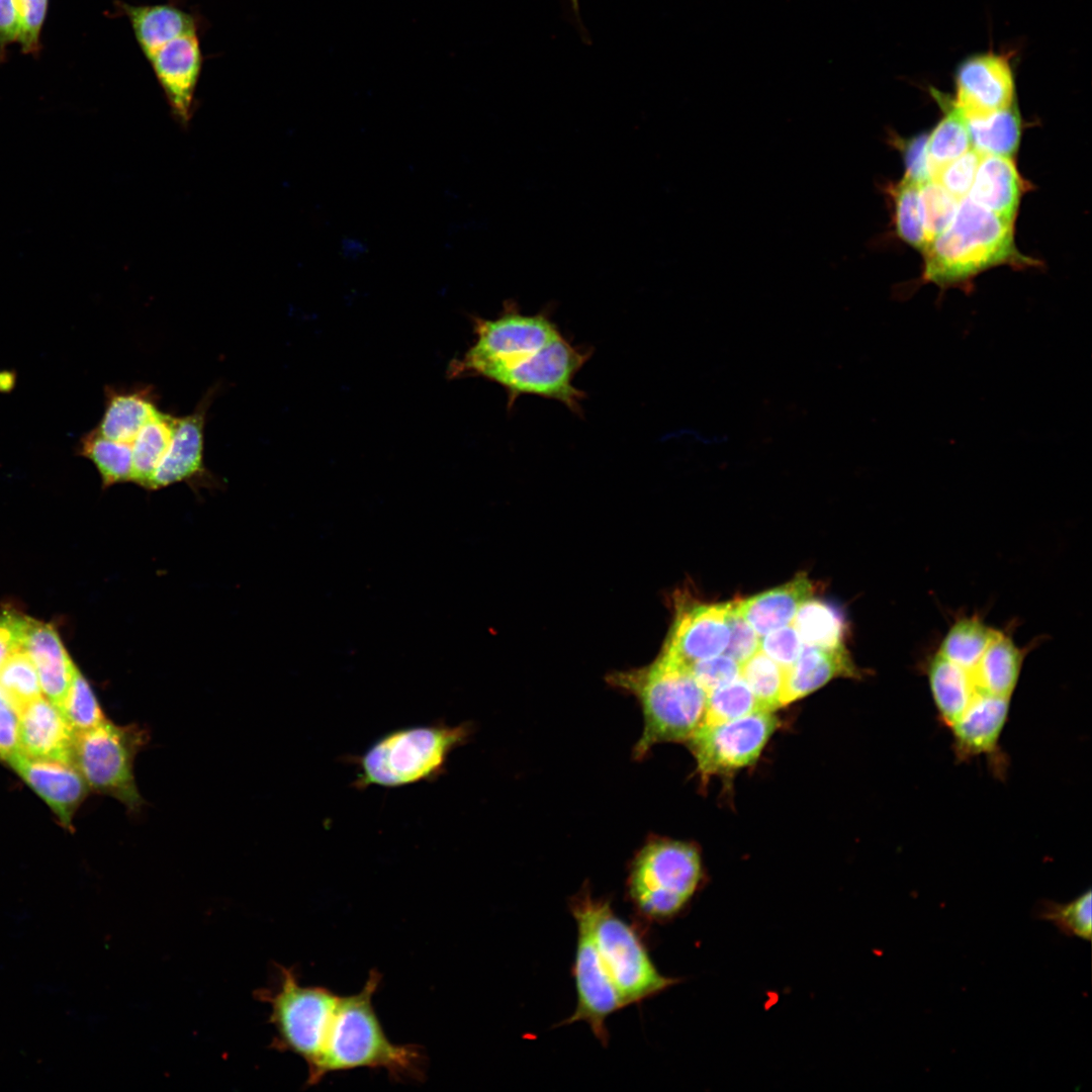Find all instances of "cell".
Returning a JSON list of instances; mask_svg holds the SVG:
<instances>
[{
    "label": "cell",
    "instance_id": "6da1fadb",
    "mask_svg": "<svg viewBox=\"0 0 1092 1092\" xmlns=\"http://www.w3.org/2000/svg\"><path fill=\"white\" fill-rule=\"evenodd\" d=\"M134 39L164 92L171 113L187 127L203 68L202 19L176 0L154 4L116 1Z\"/></svg>",
    "mask_w": 1092,
    "mask_h": 1092
},
{
    "label": "cell",
    "instance_id": "7a4b0ae2",
    "mask_svg": "<svg viewBox=\"0 0 1092 1092\" xmlns=\"http://www.w3.org/2000/svg\"><path fill=\"white\" fill-rule=\"evenodd\" d=\"M380 982L381 974L371 970L358 993L339 996L321 1057L307 1072L306 1086L318 1084L329 1074L361 1068L383 1070L395 1081L424 1077L420 1046L390 1041L376 1014L373 997Z\"/></svg>",
    "mask_w": 1092,
    "mask_h": 1092
},
{
    "label": "cell",
    "instance_id": "3957f363",
    "mask_svg": "<svg viewBox=\"0 0 1092 1092\" xmlns=\"http://www.w3.org/2000/svg\"><path fill=\"white\" fill-rule=\"evenodd\" d=\"M923 280L941 288L966 287L980 272L997 265H1034L1014 244L1013 222L968 196L960 200L949 225L923 249Z\"/></svg>",
    "mask_w": 1092,
    "mask_h": 1092
},
{
    "label": "cell",
    "instance_id": "277c9868",
    "mask_svg": "<svg viewBox=\"0 0 1092 1092\" xmlns=\"http://www.w3.org/2000/svg\"><path fill=\"white\" fill-rule=\"evenodd\" d=\"M608 681L641 706L643 731L633 750L637 759L655 744L689 740L703 720L707 692L690 667L662 653L649 665L610 674Z\"/></svg>",
    "mask_w": 1092,
    "mask_h": 1092
},
{
    "label": "cell",
    "instance_id": "5b68a950",
    "mask_svg": "<svg viewBox=\"0 0 1092 1092\" xmlns=\"http://www.w3.org/2000/svg\"><path fill=\"white\" fill-rule=\"evenodd\" d=\"M468 723L396 729L378 738L357 757V788H397L431 781L445 771L450 753L471 733Z\"/></svg>",
    "mask_w": 1092,
    "mask_h": 1092
},
{
    "label": "cell",
    "instance_id": "8992f818",
    "mask_svg": "<svg viewBox=\"0 0 1092 1092\" xmlns=\"http://www.w3.org/2000/svg\"><path fill=\"white\" fill-rule=\"evenodd\" d=\"M702 878V861L694 845L656 838L647 841L632 859L627 894L638 915L662 922L687 907Z\"/></svg>",
    "mask_w": 1092,
    "mask_h": 1092
},
{
    "label": "cell",
    "instance_id": "52a82bcc",
    "mask_svg": "<svg viewBox=\"0 0 1092 1092\" xmlns=\"http://www.w3.org/2000/svg\"><path fill=\"white\" fill-rule=\"evenodd\" d=\"M277 971L275 985L256 993L270 1007L271 1046L299 1057L308 1072L321 1057L339 996L322 986L301 985L293 968L278 966Z\"/></svg>",
    "mask_w": 1092,
    "mask_h": 1092
},
{
    "label": "cell",
    "instance_id": "ba28073f",
    "mask_svg": "<svg viewBox=\"0 0 1092 1092\" xmlns=\"http://www.w3.org/2000/svg\"><path fill=\"white\" fill-rule=\"evenodd\" d=\"M474 333L473 345L451 364L453 377L487 378L521 363L562 335L548 313L524 314L513 301H507L502 314L493 320L474 317Z\"/></svg>",
    "mask_w": 1092,
    "mask_h": 1092
},
{
    "label": "cell",
    "instance_id": "9c48e42d",
    "mask_svg": "<svg viewBox=\"0 0 1092 1092\" xmlns=\"http://www.w3.org/2000/svg\"><path fill=\"white\" fill-rule=\"evenodd\" d=\"M149 734L136 724L116 725L108 720L75 734L73 760L89 789L113 797L129 812L145 804L133 774L138 752Z\"/></svg>",
    "mask_w": 1092,
    "mask_h": 1092
},
{
    "label": "cell",
    "instance_id": "30bf717a",
    "mask_svg": "<svg viewBox=\"0 0 1092 1092\" xmlns=\"http://www.w3.org/2000/svg\"><path fill=\"white\" fill-rule=\"evenodd\" d=\"M594 935L625 1007L678 983L677 979L666 977L657 970L637 930L618 916L606 899L596 902Z\"/></svg>",
    "mask_w": 1092,
    "mask_h": 1092
},
{
    "label": "cell",
    "instance_id": "8fae6325",
    "mask_svg": "<svg viewBox=\"0 0 1092 1092\" xmlns=\"http://www.w3.org/2000/svg\"><path fill=\"white\" fill-rule=\"evenodd\" d=\"M597 900L584 888L569 902V910L577 929L572 975L577 1003L573 1013L558 1025L586 1022L603 1045L609 1041L607 1018L624 1008L596 944L594 918Z\"/></svg>",
    "mask_w": 1092,
    "mask_h": 1092
},
{
    "label": "cell",
    "instance_id": "7c38bea8",
    "mask_svg": "<svg viewBox=\"0 0 1092 1092\" xmlns=\"http://www.w3.org/2000/svg\"><path fill=\"white\" fill-rule=\"evenodd\" d=\"M590 355L589 349L574 346L561 335L531 357L493 372L487 379L506 389L509 406L529 394L558 400L579 415L584 393L573 385V379Z\"/></svg>",
    "mask_w": 1092,
    "mask_h": 1092
},
{
    "label": "cell",
    "instance_id": "4fadbf2b",
    "mask_svg": "<svg viewBox=\"0 0 1092 1092\" xmlns=\"http://www.w3.org/2000/svg\"><path fill=\"white\" fill-rule=\"evenodd\" d=\"M777 726L768 711L717 723L701 724L688 740L703 777L724 774L754 762Z\"/></svg>",
    "mask_w": 1092,
    "mask_h": 1092
},
{
    "label": "cell",
    "instance_id": "5bb4252c",
    "mask_svg": "<svg viewBox=\"0 0 1092 1092\" xmlns=\"http://www.w3.org/2000/svg\"><path fill=\"white\" fill-rule=\"evenodd\" d=\"M954 83L953 105L967 119L1013 105V72L1003 55L985 53L967 58L957 69Z\"/></svg>",
    "mask_w": 1092,
    "mask_h": 1092
},
{
    "label": "cell",
    "instance_id": "9a60e30c",
    "mask_svg": "<svg viewBox=\"0 0 1092 1092\" xmlns=\"http://www.w3.org/2000/svg\"><path fill=\"white\" fill-rule=\"evenodd\" d=\"M210 387L194 411L178 417L169 448L157 467L149 490H158L178 482L190 485L211 484V473L204 464V428L207 412L218 390Z\"/></svg>",
    "mask_w": 1092,
    "mask_h": 1092
},
{
    "label": "cell",
    "instance_id": "2e32d148",
    "mask_svg": "<svg viewBox=\"0 0 1092 1092\" xmlns=\"http://www.w3.org/2000/svg\"><path fill=\"white\" fill-rule=\"evenodd\" d=\"M730 602L679 607L662 654L690 667L724 653L729 639Z\"/></svg>",
    "mask_w": 1092,
    "mask_h": 1092
},
{
    "label": "cell",
    "instance_id": "e0dca14e",
    "mask_svg": "<svg viewBox=\"0 0 1092 1092\" xmlns=\"http://www.w3.org/2000/svg\"><path fill=\"white\" fill-rule=\"evenodd\" d=\"M7 764L51 808L65 828L72 820L90 789L73 762L29 757L21 752Z\"/></svg>",
    "mask_w": 1092,
    "mask_h": 1092
},
{
    "label": "cell",
    "instance_id": "ac0fdd59",
    "mask_svg": "<svg viewBox=\"0 0 1092 1092\" xmlns=\"http://www.w3.org/2000/svg\"><path fill=\"white\" fill-rule=\"evenodd\" d=\"M18 715L21 753L74 763L75 734L55 704L41 696L23 707Z\"/></svg>",
    "mask_w": 1092,
    "mask_h": 1092
},
{
    "label": "cell",
    "instance_id": "d6986e66",
    "mask_svg": "<svg viewBox=\"0 0 1092 1092\" xmlns=\"http://www.w3.org/2000/svg\"><path fill=\"white\" fill-rule=\"evenodd\" d=\"M1010 698L986 696L973 702L948 728L958 759L994 754L1008 720Z\"/></svg>",
    "mask_w": 1092,
    "mask_h": 1092
},
{
    "label": "cell",
    "instance_id": "ffe728a7",
    "mask_svg": "<svg viewBox=\"0 0 1092 1092\" xmlns=\"http://www.w3.org/2000/svg\"><path fill=\"white\" fill-rule=\"evenodd\" d=\"M23 649L35 667L43 696L60 709L78 667L59 632L52 624L31 618Z\"/></svg>",
    "mask_w": 1092,
    "mask_h": 1092
},
{
    "label": "cell",
    "instance_id": "44dd1931",
    "mask_svg": "<svg viewBox=\"0 0 1092 1092\" xmlns=\"http://www.w3.org/2000/svg\"><path fill=\"white\" fill-rule=\"evenodd\" d=\"M159 395L151 385H106L103 415L94 428L100 435L132 443L140 430L160 410Z\"/></svg>",
    "mask_w": 1092,
    "mask_h": 1092
},
{
    "label": "cell",
    "instance_id": "7402d4cb",
    "mask_svg": "<svg viewBox=\"0 0 1092 1092\" xmlns=\"http://www.w3.org/2000/svg\"><path fill=\"white\" fill-rule=\"evenodd\" d=\"M1026 649L1019 647L1013 638L997 629L993 638L967 672L977 697L997 696L1012 698L1018 685Z\"/></svg>",
    "mask_w": 1092,
    "mask_h": 1092
},
{
    "label": "cell",
    "instance_id": "603a6c76",
    "mask_svg": "<svg viewBox=\"0 0 1092 1092\" xmlns=\"http://www.w3.org/2000/svg\"><path fill=\"white\" fill-rule=\"evenodd\" d=\"M1023 185L1007 157L983 156L968 197L999 217L1013 222Z\"/></svg>",
    "mask_w": 1092,
    "mask_h": 1092
},
{
    "label": "cell",
    "instance_id": "cb8c5ba5",
    "mask_svg": "<svg viewBox=\"0 0 1092 1092\" xmlns=\"http://www.w3.org/2000/svg\"><path fill=\"white\" fill-rule=\"evenodd\" d=\"M814 587L805 574L772 589L737 601V608L756 634L761 637L792 624L801 605L811 598Z\"/></svg>",
    "mask_w": 1092,
    "mask_h": 1092
},
{
    "label": "cell",
    "instance_id": "d4e9b609",
    "mask_svg": "<svg viewBox=\"0 0 1092 1092\" xmlns=\"http://www.w3.org/2000/svg\"><path fill=\"white\" fill-rule=\"evenodd\" d=\"M839 675H856V669L844 648L821 649L804 645L797 660L786 668L783 706Z\"/></svg>",
    "mask_w": 1092,
    "mask_h": 1092
},
{
    "label": "cell",
    "instance_id": "484cf974",
    "mask_svg": "<svg viewBox=\"0 0 1092 1092\" xmlns=\"http://www.w3.org/2000/svg\"><path fill=\"white\" fill-rule=\"evenodd\" d=\"M178 417L159 410L131 443V482L149 490L152 477L171 443Z\"/></svg>",
    "mask_w": 1092,
    "mask_h": 1092
},
{
    "label": "cell",
    "instance_id": "4316f807",
    "mask_svg": "<svg viewBox=\"0 0 1092 1092\" xmlns=\"http://www.w3.org/2000/svg\"><path fill=\"white\" fill-rule=\"evenodd\" d=\"M75 452L95 465L103 488L131 482V443L108 439L93 429L80 437Z\"/></svg>",
    "mask_w": 1092,
    "mask_h": 1092
},
{
    "label": "cell",
    "instance_id": "83f0119b",
    "mask_svg": "<svg viewBox=\"0 0 1092 1092\" xmlns=\"http://www.w3.org/2000/svg\"><path fill=\"white\" fill-rule=\"evenodd\" d=\"M972 148L982 156L1011 158L1018 149L1020 118L1014 105L985 117L967 119Z\"/></svg>",
    "mask_w": 1092,
    "mask_h": 1092
},
{
    "label": "cell",
    "instance_id": "f1b7e54d",
    "mask_svg": "<svg viewBox=\"0 0 1092 1092\" xmlns=\"http://www.w3.org/2000/svg\"><path fill=\"white\" fill-rule=\"evenodd\" d=\"M792 622L803 645L821 649L844 648L842 616L827 603L808 599L801 605Z\"/></svg>",
    "mask_w": 1092,
    "mask_h": 1092
},
{
    "label": "cell",
    "instance_id": "f546056e",
    "mask_svg": "<svg viewBox=\"0 0 1092 1092\" xmlns=\"http://www.w3.org/2000/svg\"><path fill=\"white\" fill-rule=\"evenodd\" d=\"M972 149L967 118L953 105L928 135L926 154L930 179Z\"/></svg>",
    "mask_w": 1092,
    "mask_h": 1092
},
{
    "label": "cell",
    "instance_id": "4dcf8cb0",
    "mask_svg": "<svg viewBox=\"0 0 1092 1092\" xmlns=\"http://www.w3.org/2000/svg\"><path fill=\"white\" fill-rule=\"evenodd\" d=\"M785 673L786 668L760 649L740 664V677L763 711L772 712L783 706Z\"/></svg>",
    "mask_w": 1092,
    "mask_h": 1092
},
{
    "label": "cell",
    "instance_id": "1f68e13d",
    "mask_svg": "<svg viewBox=\"0 0 1092 1092\" xmlns=\"http://www.w3.org/2000/svg\"><path fill=\"white\" fill-rule=\"evenodd\" d=\"M0 692L17 712L42 696L37 672L23 647L12 652L0 666Z\"/></svg>",
    "mask_w": 1092,
    "mask_h": 1092
},
{
    "label": "cell",
    "instance_id": "d6a6232c",
    "mask_svg": "<svg viewBox=\"0 0 1092 1092\" xmlns=\"http://www.w3.org/2000/svg\"><path fill=\"white\" fill-rule=\"evenodd\" d=\"M757 711L763 710L751 690L739 676L728 685L707 692L701 724L722 723Z\"/></svg>",
    "mask_w": 1092,
    "mask_h": 1092
},
{
    "label": "cell",
    "instance_id": "836d02e7",
    "mask_svg": "<svg viewBox=\"0 0 1092 1092\" xmlns=\"http://www.w3.org/2000/svg\"><path fill=\"white\" fill-rule=\"evenodd\" d=\"M1035 917L1051 921L1061 932L1085 940L1091 939L1092 894L1088 889L1068 903L1042 900L1035 906Z\"/></svg>",
    "mask_w": 1092,
    "mask_h": 1092
},
{
    "label": "cell",
    "instance_id": "e575fe53",
    "mask_svg": "<svg viewBox=\"0 0 1092 1092\" xmlns=\"http://www.w3.org/2000/svg\"><path fill=\"white\" fill-rule=\"evenodd\" d=\"M888 193L893 201L898 237L923 251L926 243L919 210V185L903 177L899 183L889 185Z\"/></svg>",
    "mask_w": 1092,
    "mask_h": 1092
},
{
    "label": "cell",
    "instance_id": "d590c367",
    "mask_svg": "<svg viewBox=\"0 0 1092 1092\" xmlns=\"http://www.w3.org/2000/svg\"><path fill=\"white\" fill-rule=\"evenodd\" d=\"M60 710L74 734L92 729L107 720L91 685L79 668Z\"/></svg>",
    "mask_w": 1092,
    "mask_h": 1092
},
{
    "label": "cell",
    "instance_id": "8d00e7d4",
    "mask_svg": "<svg viewBox=\"0 0 1092 1092\" xmlns=\"http://www.w3.org/2000/svg\"><path fill=\"white\" fill-rule=\"evenodd\" d=\"M959 203L960 200L935 180L919 185V210L926 245L949 225Z\"/></svg>",
    "mask_w": 1092,
    "mask_h": 1092
},
{
    "label": "cell",
    "instance_id": "74e56055",
    "mask_svg": "<svg viewBox=\"0 0 1092 1092\" xmlns=\"http://www.w3.org/2000/svg\"><path fill=\"white\" fill-rule=\"evenodd\" d=\"M17 19V40L21 53L38 57L41 51V31L49 9V0H14Z\"/></svg>",
    "mask_w": 1092,
    "mask_h": 1092
},
{
    "label": "cell",
    "instance_id": "f35d334b",
    "mask_svg": "<svg viewBox=\"0 0 1092 1092\" xmlns=\"http://www.w3.org/2000/svg\"><path fill=\"white\" fill-rule=\"evenodd\" d=\"M982 155L973 148L946 165L935 180L958 200L968 196Z\"/></svg>",
    "mask_w": 1092,
    "mask_h": 1092
},
{
    "label": "cell",
    "instance_id": "ab89813d",
    "mask_svg": "<svg viewBox=\"0 0 1092 1092\" xmlns=\"http://www.w3.org/2000/svg\"><path fill=\"white\" fill-rule=\"evenodd\" d=\"M690 669L706 692L728 685L740 676V664L725 653L699 660Z\"/></svg>",
    "mask_w": 1092,
    "mask_h": 1092
},
{
    "label": "cell",
    "instance_id": "60d3db41",
    "mask_svg": "<svg viewBox=\"0 0 1092 1092\" xmlns=\"http://www.w3.org/2000/svg\"><path fill=\"white\" fill-rule=\"evenodd\" d=\"M759 639L760 637L740 614L737 601L730 602L729 639L724 653L741 664L759 649Z\"/></svg>",
    "mask_w": 1092,
    "mask_h": 1092
},
{
    "label": "cell",
    "instance_id": "b9f144b4",
    "mask_svg": "<svg viewBox=\"0 0 1092 1092\" xmlns=\"http://www.w3.org/2000/svg\"><path fill=\"white\" fill-rule=\"evenodd\" d=\"M759 649L784 668L791 666L803 650V642L792 624L775 629L759 639Z\"/></svg>",
    "mask_w": 1092,
    "mask_h": 1092
},
{
    "label": "cell",
    "instance_id": "7bdbcfd3",
    "mask_svg": "<svg viewBox=\"0 0 1092 1092\" xmlns=\"http://www.w3.org/2000/svg\"><path fill=\"white\" fill-rule=\"evenodd\" d=\"M927 140L928 135L925 133L907 141L895 139V145L901 149L904 157L906 170L904 177L918 185L930 180L926 154Z\"/></svg>",
    "mask_w": 1092,
    "mask_h": 1092
},
{
    "label": "cell",
    "instance_id": "ee69618b",
    "mask_svg": "<svg viewBox=\"0 0 1092 1092\" xmlns=\"http://www.w3.org/2000/svg\"><path fill=\"white\" fill-rule=\"evenodd\" d=\"M30 619L13 609L0 612V666L12 652L23 647Z\"/></svg>",
    "mask_w": 1092,
    "mask_h": 1092
},
{
    "label": "cell",
    "instance_id": "f6af8a7d",
    "mask_svg": "<svg viewBox=\"0 0 1092 1092\" xmlns=\"http://www.w3.org/2000/svg\"><path fill=\"white\" fill-rule=\"evenodd\" d=\"M19 752V715L0 692V760L7 762Z\"/></svg>",
    "mask_w": 1092,
    "mask_h": 1092
},
{
    "label": "cell",
    "instance_id": "bcb514c9",
    "mask_svg": "<svg viewBox=\"0 0 1092 1092\" xmlns=\"http://www.w3.org/2000/svg\"><path fill=\"white\" fill-rule=\"evenodd\" d=\"M17 40L14 0H0V62L6 60L7 48Z\"/></svg>",
    "mask_w": 1092,
    "mask_h": 1092
},
{
    "label": "cell",
    "instance_id": "7dc6e473",
    "mask_svg": "<svg viewBox=\"0 0 1092 1092\" xmlns=\"http://www.w3.org/2000/svg\"><path fill=\"white\" fill-rule=\"evenodd\" d=\"M569 2H570V5H571V9H572V11L574 13V16L579 20V4H578V0H569Z\"/></svg>",
    "mask_w": 1092,
    "mask_h": 1092
}]
</instances>
